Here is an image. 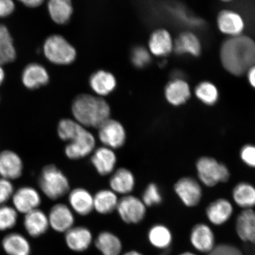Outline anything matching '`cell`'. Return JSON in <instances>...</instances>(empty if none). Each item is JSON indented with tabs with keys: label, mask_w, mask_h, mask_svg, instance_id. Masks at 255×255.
Segmentation results:
<instances>
[{
	"label": "cell",
	"mask_w": 255,
	"mask_h": 255,
	"mask_svg": "<svg viewBox=\"0 0 255 255\" xmlns=\"http://www.w3.org/2000/svg\"><path fill=\"white\" fill-rule=\"evenodd\" d=\"M220 60L226 72L235 76L247 74L255 65V41L245 35L223 41L220 49Z\"/></svg>",
	"instance_id": "6da1fadb"
},
{
	"label": "cell",
	"mask_w": 255,
	"mask_h": 255,
	"mask_svg": "<svg viewBox=\"0 0 255 255\" xmlns=\"http://www.w3.org/2000/svg\"><path fill=\"white\" fill-rule=\"evenodd\" d=\"M72 113L76 122L82 126L99 128L110 119V108L103 99L81 94L73 100Z\"/></svg>",
	"instance_id": "7a4b0ae2"
},
{
	"label": "cell",
	"mask_w": 255,
	"mask_h": 255,
	"mask_svg": "<svg viewBox=\"0 0 255 255\" xmlns=\"http://www.w3.org/2000/svg\"><path fill=\"white\" fill-rule=\"evenodd\" d=\"M38 186L47 198L55 201L68 194L71 191L68 178L53 164L46 165L38 177Z\"/></svg>",
	"instance_id": "3957f363"
},
{
	"label": "cell",
	"mask_w": 255,
	"mask_h": 255,
	"mask_svg": "<svg viewBox=\"0 0 255 255\" xmlns=\"http://www.w3.org/2000/svg\"><path fill=\"white\" fill-rule=\"evenodd\" d=\"M197 180L202 186L212 188L230 180V170L225 164L210 156H202L196 162Z\"/></svg>",
	"instance_id": "277c9868"
},
{
	"label": "cell",
	"mask_w": 255,
	"mask_h": 255,
	"mask_svg": "<svg viewBox=\"0 0 255 255\" xmlns=\"http://www.w3.org/2000/svg\"><path fill=\"white\" fill-rule=\"evenodd\" d=\"M43 52L48 61L56 65H70L76 57L74 47L59 34L50 35L46 38L43 45Z\"/></svg>",
	"instance_id": "5b68a950"
},
{
	"label": "cell",
	"mask_w": 255,
	"mask_h": 255,
	"mask_svg": "<svg viewBox=\"0 0 255 255\" xmlns=\"http://www.w3.org/2000/svg\"><path fill=\"white\" fill-rule=\"evenodd\" d=\"M174 190L183 205L193 208L199 205L203 196L202 185L196 178L185 176L174 184Z\"/></svg>",
	"instance_id": "8992f818"
},
{
	"label": "cell",
	"mask_w": 255,
	"mask_h": 255,
	"mask_svg": "<svg viewBox=\"0 0 255 255\" xmlns=\"http://www.w3.org/2000/svg\"><path fill=\"white\" fill-rule=\"evenodd\" d=\"M116 210L124 222L135 225L144 219L146 207L141 199L129 194L119 200Z\"/></svg>",
	"instance_id": "52a82bcc"
},
{
	"label": "cell",
	"mask_w": 255,
	"mask_h": 255,
	"mask_svg": "<svg viewBox=\"0 0 255 255\" xmlns=\"http://www.w3.org/2000/svg\"><path fill=\"white\" fill-rule=\"evenodd\" d=\"M189 240L194 250L206 255L213 251L217 245L214 231L211 226L205 223H198L193 226L190 233Z\"/></svg>",
	"instance_id": "ba28073f"
},
{
	"label": "cell",
	"mask_w": 255,
	"mask_h": 255,
	"mask_svg": "<svg viewBox=\"0 0 255 255\" xmlns=\"http://www.w3.org/2000/svg\"><path fill=\"white\" fill-rule=\"evenodd\" d=\"M98 137L103 146L114 150L122 148L125 144L127 133L119 121L109 119L99 128Z\"/></svg>",
	"instance_id": "9c48e42d"
},
{
	"label": "cell",
	"mask_w": 255,
	"mask_h": 255,
	"mask_svg": "<svg viewBox=\"0 0 255 255\" xmlns=\"http://www.w3.org/2000/svg\"><path fill=\"white\" fill-rule=\"evenodd\" d=\"M12 207L18 213L27 214L39 209L42 199L39 191L30 186H23L15 190L11 199Z\"/></svg>",
	"instance_id": "30bf717a"
},
{
	"label": "cell",
	"mask_w": 255,
	"mask_h": 255,
	"mask_svg": "<svg viewBox=\"0 0 255 255\" xmlns=\"http://www.w3.org/2000/svg\"><path fill=\"white\" fill-rule=\"evenodd\" d=\"M95 147L94 136L85 129L72 141L67 143L64 148V153L66 157L71 160H78L92 154Z\"/></svg>",
	"instance_id": "8fae6325"
},
{
	"label": "cell",
	"mask_w": 255,
	"mask_h": 255,
	"mask_svg": "<svg viewBox=\"0 0 255 255\" xmlns=\"http://www.w3.org/2000/svg\"><path fill=\"white\" fill-rule=\"evenodd\" d=\"M234 211V204L231 201L221 197L209 204L206 207L205 215L210 225L219 227L230 221Z\"/></svg>",
	"instance_id": "7c38bea8"
},
{
	"label": "cell",
	"mask_w": 255,
	"mask_h": 255,
	"mask_svg": "<svg viewBox=\"0 0 255 255\" xmlns=\"http://www.w3.org/2000/svg\"><path fill=\"white\" fill-rule=\"evenodd\" d=\"M47 216L50 228L56 232L65 234L74 226V212L66 204H55L51 207Z\"/></svg>",
	"instance_id": "4fadbf2b"
},
{
	"label": "cell",
	"mask_w": 255,
	"mask_h": 255,
	"mask_svg": "<svg viewBox=\"0 0 255 255\" xmlns=\"http://www.w3.org/2000/svg\"><path fill=\"white\" fill-rule=\"evenodd\" d=\"M24 163L20 155L11 149L0 152V177L12 181L23 175Z\"/></svg>",
	"instance_id": "5bb4252c"
},
{
	"label": "cell",
	"mask_w": 255,
	"mask_h": 255,
	"mask_svg": "<svg viewBox=\"0 0 255 255\" xmlns=\"http://www.w3.org/2000/svg\"><path fill=\"white\" fill-rule=\"evenodd\" d=\"M217 26L222 33L229 37L241 36L245 28V22L242 16L232 9H223L217 17Z\"/></svg>",
	"instance_id": "9a60e30c"
},
{
	"label": "cell",
	"mask_w": 255,
	"mask_h": 255,
	"mask_svg": "<svg viewBox=\"0 0 255 255\" xmlns=\"http://www.w3.org/2000/svg\"><path fill=\"white\" fill-rule=\"evenodd\" d=\"M50 81L49 72L38 63L28 64L21 73V82L25 88L35 90L48 84Z\"/></svg>",
	"instance_id": "2e32d148"
},
{
	"label": "cell",
	"mask_w": 255,
	"mask_h": 255,
	"mask_svg": "<svg viewBox=\"0 0 255 255\" xmlns=\"http://www.w3.org/2000/svg\"><path fill=\"white\" fill-rule=\"evenodd\" d=\"M91 161L99 174L101 176H107L115 171L117 157L113 149L102 146L95 148L92 154Z\"/></svg>",
	"instance_id": "e0dca14e"
},
{
	"label": "cell",
	"mask_w": 255,
	"mask_h": 255,
	"mask_svg": "<svg viewBox=\"0 0 255 255\" xmlns=\"http://www.w3.org/2000/svg\"><path fill=\"white\" fill-rule=\"evenodd\" d=\"M68 203L72 211L79 216H88L94 210V196L84 188L71 190L68 193Z\"/></svg>",
	"instance_id": "ac0fdd59"
},
{
	"label": "cell",
	"mask_w": 255,
	"mask_h": 255,
	"mask_svg": "<svg viewBox=\"0 0 255 255\" xmlns=\"http://www.w3.org/2000/svg\"><path fill=\"white\" fill-rule=\"evenodd\" d=\"M235 232L242 242L255 245V209L242 210L236 219Z\"/></svg>",
	"instance_id": "d6986e66"
},
{
	"label": "cell",
	"mask_w": 255,
	"mask_h": 255,
	"mask_svg": "<svg viewBox=\"0 0 255 255\" xmlns=\"http://www.w3.org/2000/svg\"><path fill=\"white\" fill-rule=\"evenodd\" d=\"M23 224L27 234L34 238L46 234L50 228L47 214L40 209L24 215Z\"/></svg>",
	"instance_id": "ffe728a7"
},
{
	"label": "cell",
	"mask_w": 255,
	"mask_h": 255,
	"mask_svg": "<svg viewBox=\"0 0 255 255\" xmlns=\"http://www.w3.org/2000/svg\"><path fill=\"white\" fill-rule=\"evenodd\" d=\"M65 240L70 250L81 253L87 251L91 246L93 236L89 229L85 226H73L65 234Z\"/></svg>",
	"instance_id": "44dd1931"
},
{
	"label": "cell",
	"mask_w": 255,
	"mask_h": 255,
	"mask_svg": "<svg viewBox=\"0 0 255 255\" xmlns=\"http://www.w3.org/2000/svg\"><path fill=\"white\" fill-rule=\"evenodd\" d=\"M109 184L110 189L117 194L129 195L134 190L135 178L129 169L121 167L112 174Z\"/></svg>",
	"instance_id": "7402d4cb"
},
{
	"label": "cell",
	"mask_w": 255,
	"mask_h": 255,
	"mask_svg": "<svg viewBox=\"0 0 255 255\" xmlns=\"http://www.w3.org/2000/svg\"><path fill=\"white\" fill-rule=\"evenodd\" d=\"M233 203L239 208L245 210L255 208V186L247 181H241L233 188Z\"/></svg>",
	"instance_id": "603a6c76"
},
{
	"label": "cell",
	"mask_w": 255,
	"mask_h": 255,
	"mask_svg": "<svg viewBox=\"0 0 255 255\" xmlns=\"http://www.w3.org/2000/svg\"><path fill=\"white\" fill-rule=\"evenodd\" d=\"M165 98L174 106H180L189 101L191 89L189 84L181 78H175L165 87Z\"/></svg>",
	"instance_id": "cb8c5ba5"
},
{
	"label": "cell",
	"mask_w": 255,
	"mask_h": 255,
	"mask_svg": "<svg viewBox=\"0 0 255 255\" xmlns=\"http://www.w3.org/2000/svg\"><path fill=\"white\" fill-rule=\"evenodd\" d=\"M174 49L179 55L199 57L202 52V46L199 38L195 34L186 31L180 34L175 40Z\"/></svg>",
	"instance_id": "d4e9b609"
},
{
	"label": "cell",
	"mask_w": 255,
	"mask_h": 255,
	"mask_svg": "<svg viewBox=\"0 0 255 255\" xmlns=\"http://www.w3.org/2000/svg\"><path fill=\"white\" fill-rule=\"evenodd\" d=\"M1 245L8 255H30L29 242L19 233L12 232L6 235L2 239Z\"/></svg>",
	"instance_id": "484cf974"
},
{
	"label": "cell",
	"mask_w": 255,
	"mask_h": 255,
	"mask_svg": "<svg viewBox=\"0 0 255 255\" xmlns=\"http://www.w3.org/2000/svg\"><path fill=\"white\" fill-rule=\"evenodd\" d=\"M47 11L52 20L57 24L68 23L73 14V6L69 0H50L47 2Z\"/></svg>",
	"instance_id": "4316f807"
},
{
	"label": "cell",
	"mask_w": 255,
	"mask_h": 255,
	"mask_svg": "<svg viewBox=\"0 0 255 255\" xmlns=\"http://www.w3.org/2000/svg\"><path fill=\"white\" fill-rule=\"evenodd\" d=\"M119 199L111 189L99 190L94 196V210L99 214L106 215L117 210Z\"/></svg>",
	"instance_id": "83f0119b"
},
{
	"label": "cell",
	"mask_w": 255,
	"mask_h": 255,
	"mask_svg": "<svg viewBox=\"0 0 255 255\" xmlns=\"http://www.w3.org/2000/svg\"><path fill=\"white\" fill-rule=\"evenodd\" d=\"M151 52L157 56H165L171 52L174 48L173 40L167 30L159 29L151 34L149 41Z\"/></svg>",
	"instance_id": "f1b7e54d"
},
{
	"label": "cell",
	"mask_w": 255,
	"mask_h": 255,
	"mask_svg": "<svg viewBox=\"0 0 255 255\" xmlns=\"http://www.w3.org/2000/svg\"><path fill=\"white\" fill-rule=\"evenodd\" d=\"M95 244L103 255H120L123 250L120 239L108 231L101 232L95 239Z\"/></svg>",
	"instance_id": "f546056e"
},
{
	"label": "cell",
	"mask_w": 255,
	"mask_h": 255,
	"mask_svg": "<svg viewBox=\"0 0 255 255\" xmlns=\"http://www.w3.org/2000/svg\"><path fill=\"white\" fill-rule=\"evenodd\" d=\"M17 52L13 39L8 28L4 24H0V65L14 62Z\"/></svg>",
	"instance_id": "4dcf8cb0"
},
{
	"label": "cell",
	"mask_w": 255,
	"mask_h": 255,
	"mask_svg": "<svg viewBox=\"0 0 255 255\" xmlns=\"http://www.w3.org/2000/svg\"><path fill=\"white\" fill-rule=\"evenodd\" d=\"M91 87L98 95H107L114 91L116 87V79L110 72L98 71L91 76Z\"/></svg>",
	"instance_id": "1f68e13d"
},
{
	"label": "cell",
	"mask_w": 255,
	"mask_h": 255,
	"mask_svg": "<svg viewBox=\"0 0 255 255\" xmlns=\"http://www.w3.org/2000/svg\"><path fill=\"white\" fill-rule=\"evenodd\" d=\"M173 234L166 226L157 224L152 226L148 233V239L152 247L159 250H167L173 242Z\"/></svg>",
	"instance_id": "d6a6232c"
},
{
	"label": "cell",
	"mask_w": 255,
	"mask_h": 255,
	"mask_svg": "<svg viewBox=\"0 0 255 255\" xmlns=\"http://www.w3.org/2000/svg\"><path fill=\"white\" fill-rule=\"evenodd\" d=\"M194 94L198 100L207 106H213L218 103L219 91L218 87L210 81H203L196 86Z\"/></svg>",
	"instance_id": "836d02e7"
},
{
	"label": "cell",
	"mask_w": 255,
	"mask_h": 255,
	"mask_svg": "<svg viewBox=\"0 0 255 255\" xmlns=\"http://www.w3.org/2000/svg\"><path fill=\"white\" fill-rule=\"evenodd\" d=\"M85 129V127L76 122L75 120L65 119L59 121L57 127V133L62 141L68 143Z\"/></svg>",
	"instance_id": "e575fe53"
},
{
	"label": "cell",
	"mask_w": 255,
	"mask_h": 255,
	"mask_svg": "<svg viewBox=\"0 0 255 255\" xmlns=\"http://www.w3.org/2000/svg\"><path fill=\"white\" fill-rule=\"evenodd\" d=\"M18 214L17 210L12 206H0V231H7L14 228L18 222Z\"/></svg>",
	"instance_id": "d590c367"
},
{
	"label": "cell",
	"mask_w": 255,
	"mask_h": 255,
	"mask_svg": "<svg viewBox=\"0 0 255 255\" xmlns=\"http://www.w3.org/2000/svg\"><path fill=\"white\" fill-rule=\"evenodd\" d=\"M160 189L157 184L149 183L143 191L142 201L146 207H152L160 205L162 202Z\"/></svg>",
	"instance_id": "8d00e7d4"
},
{
	"label": "cell",
	"mask_w": 255,
	"mask_h": 255,
	"mask_svg": "<svg viewBox=\"0 0 255 255\" xmlns=\"http://www.w3.org/2000/svg\"><path fill=\"white\" fill-rule=\"evenodd\" d=\"M133 65L138 68H144L151 62V56L145 47L137 46L133 49L131 54Z\"/></svg>",
	"instance_id": "74e56055"
},
{
	"label": "cell",
	"mask_w": 255,
	"mask_h": 255,
	"mask_svg": "<svg viewBox=\"0 0 255 255\" xmlns=\"http://www.w3.org/2000/svg\"><path fill=\"white\" fill-rule=\"evenodd\" d=\"M239 157L247 167L255 169V145L247 143L242 146L239 152Z\"/></svg>",
	"instance_id": "f35d334b"
},
{
	"label": "cell",
	"mask_w": 255,
	"mask_h": 255,
	"mask_svg": "<svg viewBox=\"0 0 255 255\" xmlns=\"http://www.w3.org/2000/svg\"><path fill=\"white\" fill-rule=\"evenodd\" d=\"M15 190L11 181L0 177V206L6 205L11 200Z\"/></svg>",
	"instance_id": "ab89813d"
},
{
	"label": "cell",
	"mask_w": 255,
	"mask_h": 255,
	"mask_svg": "<svg viewBox=\"0 0 255 255\" xmlns=\"http://www.w3.org/2000/svg\"><path fill=\"white\" fill-rule=\"evenodd\" d=\"M206 255H244L243 252L235 245L229 244H220Z\"/></svg>",
	"instance_id": "60d3db41"
},
{
	"label": "cell",
	"mask_w": 255,
	"mask_h": 255,
	"mask_svg": "<svg viewBox=\"0 0 255 255\" xmlns=\"http://www.w3.org/2000/svg\"><path fill=\"white\" fill-rule=\"evenodd\" d=\"M15 4L12 0H0V18H5L13 13Z\"/></svg>",
	"instance_id": "b9f144b4"
},
{
	"label": "cell",
	"mask_w": 255,
	"mask_h": 255,
	"mask_svg": "<svg viewBox=\"0 0 255 255\" xmlns=\"http://www.w3.org/2000/svg\"><path fill=\"white\" fill-rule=\"evenodd\" d=\"M20 2L25 7L30 8L39 7L44 2L41 0H22Z\"/></svg>",
	"instance_id": "7bdbcfd3"
},
{
	"label": "cell",
	"mask_w": 255,
	"mask_h": 255,
	"mask_svg": "<svg viewBox=\"0 0 255 255\" xmlns=\"http://www.w3.org/2000/svg\"><path fill=\"white\" fill-rule=\"evenodd\" d=\"M247 76L249 84L255 89V65L249 69Z\"/></svg>",
	"instance_id": "ee69618b"
},
{
	"label": "cell",
	"mask_w": 255,
	"mask_h": 255,
	"mask_svg": "<svg viewBox=\"0 0 255 255\" xmlns=\"http://www.w3.org/2000/svg\"><path fill=\"white\" fill-rule=\"evenodd\" d=\"M5 78V73L2 65H0V86L4 82Z\"/></svg>",
	"instance_id": "f6af8a7d"
},
{
	"label": "cell",
	"mask_w": 255,
	"mask_h": 255,
	"mask_svg": "<svg viewBox=\"0 0 255 255\" xmlns=\"http://www.w3.org/2000/svg\"><path fill=\"white\" fill-rule=\"evenodd\" d=\"M124 255H143L139 253V252H138V251H130L129 252H128V253H126Z\"/></svg>",
	"instance_id": "bcb514c9"
},
{
	"label": "cell",
	"mask_w": 255,
	"mask_h": 255,
	"mask_svg": "<svg viewBox=\"0 0 255 255\" xmlns=\"http://www.w3.org/2000/svg\"><path fill=\"white\" fill-rule=\"evenodd\" d=\"M179 255H199L196 253H192V252H184V253L180 254Z\"/></svg>",
	"instance_id": "7dc6e473"
},
{
	"label": "cell",
	"mask_w": 255,
	"mask_h": 255,
	"mask_svg": "<svg viewBox=\"0 0 255 255\" xmlns=\"http://www.w3.org/2000/svg\"><path fill=\"white\" fill-rule=\"evenodd\" d=\"M160 255H167L166 253H162V254H161Z\"/></svg>",
	"instance_id": "c3c4849f"
}]
</instances>
